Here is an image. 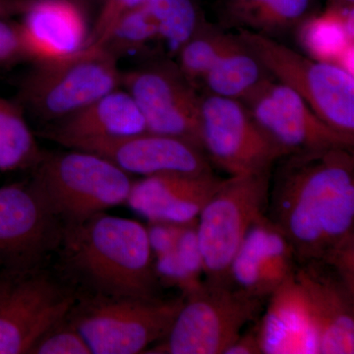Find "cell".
Listing matches in <instances>:
<instances>
[{
  "instance_id": "4fadbf2b",
  "label": "cell",
  "mask_w": 354,
  "mask_h": 354,
  "mask_svg": "<svg viewBox=\"0 0 354 354\" xmlns=\"http://www.w3.org/2000/svg\"><path fill=\"white\" fill-rule=\"evenodd\" d=\"M64 225L32 185L0 188V264L36 267L62 241Z\"/></svg>"
},
{
  "instance_id": "8992f818",
  "label": "cell",
  "mask_w": 354,
  "mask_h": 354,
  "mask_svg": "<svg viewBox=\"0 0 354 354\" xmlns=\"http://www.w3.org/2000/svg\"><path fill=\"white\" fill-rule=\"evenodd\" d=\"M184 295L155 297H93L76 304L68 319L94 354L145 353L171 329Z\"/></svg>"
},
{
  "instance_id": "8fae6325",
  "label": "cell",
  "mask_w": 354,
  "mask_h": 354,
  "mask_svg": "<svg viewBox=\"0 0 354 354\" xmlns=\"http://www.w3.org/2000/svg\"><path fill=\"white\" fill-rule=\"evenodd\" d=\"M121 85L141 109L147 131L185 140L202 149L201 95L176 64L162 59L121 73Z\"/></svg>"
},
{
  "instance_id": "83f0119b",
  "label": "cell",
  "mask_w": 354,
  "mask_h": 354,
  "mask_svg": "<svg viewBox=\"0 0 354 354\" xmlns=\"http://www.w3.org/2000/svg\"><path fill=\"white\" fill-rule=\"evenodd\" d=\"M67 319L44 335L30 354H92L82 335Z\"/></svg>"
},
{
  "instance_id": "5bb4252c",
  "label": "cell",
  "mask_w": 354,
  "mask_h": 354,
  "mask_svg": "<svg viewBox=\"0 0 354 354\" xmlns=\"http://www.w3.org/2000/svg\"><path fill=\"white\" fill-rule=\"evenodd\" d=\"M66 148L95 153L127 174L144 177L164 172L212 171L209 158L199 147L185 140L149 131L116 138L83 140Z\"/></svg>"
},
{
  "instance_id": "52a82bcc",
  "label": "cell",
  "mask_w": 354,
  "mask_h": 354,
  "mask_svg": "<svg viewBox=\"0 0 354 354\" xmlns=\"http://www.w3.org/2000/svg\"><path fill=\"white\" fill-rule=\"evenodd\" d=\"M272 78L288 86L329 127L354 138V77L339 65L307 57L274 38L239 30Z\"/></svg>"
},
{
  "instance_id": "4dcf8cb0",
  "label": "cell",
  "mask_w": 354,
  "mask_h": 354,
  "mask_svg": "<svg viewBox=\"0 0 354 354\" xmlns=\"http://www.w3.org/2000/svg\"><path fill=\"white\" fill-rule=\"evenodd\" d=\"M147 227L149 241L153 256L169 252L176 245V242L186 225L169 223H150Z\"/></svg>"
},
{
  "instance_id": "f1b7e54d",
  "label": "cell",
  "mask_w": 354,
  "mask_h": 354,
  "mask_svg": "<svg viewBox=\"0 0 354 354\" xmlns=\"http://www.w3.org/2000/svg\"><path fill=\"white\" fill-rule=\"evenodd\" d=\"M145 1L146 0H111L106 11L95 25L94 31L88 34L86 44L102 46L120 18L133 9L142 6Z\"/></svg>"
},
{
  "instance_id": "ac0fdd59",
  "label": "cell",
  "mask_w": 354,
  "mask_h": 354,
  "mask_svg": "<svg viewBox=\"0 0 354 354\" xmlns=\"http://www.w3.org/2000/svg\"><path fill=\"white\" fill-rule=\"evenodd\" d=\"M259 321L264 354H320L315 316L297 272L268 298Z\"/></svg>"
},
{
  "instance_id": "484cf974",
  "label": "cell",
  "mask_w": 354,
  "mask_h": 354,
  "mask_svg": "<svg viewBox=\"0 0 354 354\" xmlns=\"http://www.w3.org/2000/svg\"><path fill=\"white\" fill-rule=\"evenodd\" d=\"M37 155L38 149L22 106L0 95V171L24 167Z\"/></svg>"
},
{
  "instance_id": "4316f807",
  "label": "cell",
  "mask_w": 354,
  "mask_h": 354,
  "mask_svg": "<svg viewBox=\"0 0 354 354\" xmlns=\"http://www.w3.org/2000/svg\"><path fill=\"white\" fill-rule=\"evenodd\" d=\"M237 41V34H228L206 22L177 53V66L194 85Z\"/></svg>"
},
{
  "instance_id": "1f68e13d",
  "label": "cell",
  "mask_w": 354,
  "mask_h": 354,
  "mask_svg": "<svg viewBox=\"0 0 354 354\" xmlns=\"http://www.w3.org/2000/svg\"><path fill=\"white\" fill-rule=\"evenodd\" d=\"M225 354H263L261 348L259 321L244 334L239 335Z\"/></svg>"
},
{
  "instance_id": "603a6c76",
  "label": "cell",
  "mask_w": 354,
  "mask_h": 354,
  "mask_svg": "<svg viewBox=\"0 0 354 354\" xmlns=\"http://www.w3.org/2000/svg\"><path fill=\"white\" fill-rule=\"evenodd\" d=\"M298 29L302 44L314 59L337 65L353 46V6L333 2L325 12L312 15Z\"/></svg>"
},
{
  "instance_id": "7c38bea8",
  "label": "cell",
  "mask_w": 354,
  "mask_h": 354,
  "mask_svg": "<svg viewBox=\"0 0 354 354\" xmlns=\"http://www.w3.org/2000/svg\"><path fill=\"white\" fill-rule=\"evenodd\" d=\"M243 104L285 157L333 148L353 149V137L329 127L300 95L276 79L265 83Z\"/></svg>"
},
{
  "instance_id": "f546056e",
  "label": "cell",
  "mask_w": 354,
  "mask_h": 354,
  "mask_svg": "<svg viewBox=\"0 0 354 354\" xmlns=\"http://www.w3.org/2000/svg\"><path fill=\"white\" fill-rule=\"evenodd\" d=\"M27 59L19 26L0 20V67Z\"/></svg>"
},
{
  "instance_id": "9c48e42d",
  "label": "cell",
  "mask_w": 354,
  "mask_h": 354,
  "mask_svg": "<svg viewBox=\"0 0 354 354\" xmlns=\"http://www.w3.org/2000/svg\"><path fill=\"white\" fill-rule=\"evenodd\" d=\"M77 304L74 291L36 267L0 276V354L31 353Z\"/></svg>"
},
{
  "instance_id": "e0dca14e",
  "label": "cell",
  "mask_w": 354,
  "mask_h": 354,
  "mask_svg": "<svg viewBox=\"0 0 354 354\" xmlns=\"http://www.w3.org/2000/svg\"><path fill=\"white\" fill-rule=\"evenodd\" d=\"M297 277L315 316L320 354L354 353V286L324 261L298 265Z\"/></svg>"
},
{
  "instance_id": "d6986e66",
  "label": "cell",
  "mask_w": 354,
  "mask_h": 354,
  "mask_svg": "<svg viewBox=\"0 0 354 354\" xmlns=\"http://www.w3.org/2000/svg\"><path fill=\"white\" fill-rule=\"evenodd\" d=\"M146 131L145 118L137 102L127 91L116 88L51 123L44 136L67 147L83 140L116 138Z\"/></svg>"
},
{
  "instance_id": "d6a6232c",
  "label": "cell",
  "mask_w": 354,
  "mask_h": 354,
  "mask_svg": "<svg viewBox=\"0 0 354 354\" xmlns=\"http://www.w3.org/2000/svg\"><path fill=\"white\" fill-rule=\"evenodd\" d=\"M335 3L342 4V6H353L354 0H334Z\"/></svg>"
},
{
  "instance_id": "5b68a950",
  "label": "cell",
  "mask_w": 354,
  "mask_h": 354,
  "mask_svg": "<svg viewBox=\"0 0 354 354\" xmlns=\"http://www.w3.org/2000/svg\"><path fill=\"white\" fill-rule=\"evenodd\" d=\"M265 300L249 297L228 281L204 279L184 295L171 329L146 353H225L262 312Z\"/></svg>"
},
{
  "instance_id": "d4e9b609",
  "label": "cell",
  "mask_w": 354,
  "mask_h": 354,
  "mask_svg": "<svg viewBox=\"0 0 354 354\" xmlns=\"http://www.w3.org/2000/svg\"><path fill=\"white\" fill-rule=\"evenodd\" d=\"M158 25V43L176 55L206 23L193 0H146Z\"/></svg>"
},
{
  "instance_id": "2e32d148",
  "label": "cell",
  "mask_w": 354,
  "mask_h": 354,
  "mask_svg": "<svg viewBox=\"0 0 354 354\" xmlns=\"http://www.w3.org/2000/svg\"><path fill=\"white\" fill-rule=\"evenodd\" d=\"M225 181L213 171L153 174L132 183L127 202L150 223L189 225Z\"/></svg>"
},
{
  "instance_id": "30bf717a",
  "label": "cell",
  "mask_w": 354,
  "mask_h": 354,
  "mask_svg": "<svg viewBox=\"0 0 354 354\" xmlns=\"http://www.w3.org/2000/svg\"><path fill=\"white\" fill-rule=\"evenodd\" d=\"M200 138L209 160L230 176L269 174L285 157L243 102L218 95H201Z\"/></svg>"
},
{
  "instance_id": "9a60e30c",
  "label": "cell",
  "mask_w": 354,
  "mask_h": 354,
  "mask_svg": "<svg viewBox=\"0 0 354 354\" xmlns=\"http://www.w3.org/2000/svg\"><path fill=\"white\" fill-rule=\"evenodd\" d=\"M297 267L290 241L265 215L244 237L228 270V281L249 297L266 301Z\"/></svg>"
},
{
  "instance_id": "cb8c5ba5",
  "label": "cell",
  "mask_w": 354,
  "mask_h": 354,
  "mask_svg": "<svg viewBox=\"0 0 354 354\" xmlns=\"http://www.w3.org/2000/svg\"><path fill=\"white\" fill-rule=\"evenodd\" d=\"M158 278L176 286L186 295L201 285L204 269L197 236V221L184 227L176 245L155 258Z\"/></svg>"
},
{
  "instance_id": "44dd1931",
  "label": "cell",
  "mask_w": 354,
  "mask_h": 354,
  "mask_svg": "<svg viewBox=\"0 0 354 354\" xmlns=\"http://www.w3.org/2000/svg\"><path fill=\"white\" fill-rule=\"evenodd\" d=\"M313 6L314 0H223L221 19L228 27L274 38L298 29Z\"/></svg>"
},
{
  "instance_id": "7a4b0ae2",
  "label": "cell",
  "mask_w": 354,
  "mask_h": 354,
  "mask_svg": "<svg viewBox=\"0 0 354 354\" xmlns=\"http://www.w3.org/2000/svg\"><path fill=\"white\" fill-rule=\"evenodd\" d=\"M59 244L69 271L94 297H157L155 256L138 221L99 214L64 227Z\"/></svg>"
},
{
  "instance_id": "ffe728a7",
  "label": "cell",
  "mask_w": 354,
  "mask_h": 354,
  "mask_svg": "<svg viewBox=\"0 0 354 354\" xmlns=\"http://www.w3.org/2000/svg\"><path fill=\"white\" fill-rule=\"evenodd\" d=\"M28 59H58L86 46L87 28L82 14L66 0H39L19 26Z\"/></svg>"
},
{
  "instance_id": "ba28073f",
  "label": "cell",
  "mask_w": 354,
  "mask_h": 354,
  "mask_svg": "<svg viewBox=\"0 0 354 354\" xmlns=\"http://www.w3.org/2000/svg\"><path fill=\"white\" fill-rule=\"evenodd\" d=\"M272 172L230 176L197 220L204 279L228 281V270L254 223L267 215ZM230 283V281H228Z\"/></svg>"
},
{
  "instance_id": "3957f363",
  "label": "cell",
  "mask_w": 354,
  "mask_h": 354,
  "mask_svg": "<svg viewBox=\"0 0 354 354\" xmlns=\"http://www.w3.org/2000/svg\"><path fill=\"white\" fill-rule=\"evenodd\" d=\"M120 85L118 57L106 46L87 44L68 57L35 62L21 84L20 104L53 123Z\"/></svg>"
},
{
  "instance_id": "6da1fadb",
  "label": "cell",
  "mask_w": 354,
  "mask_h": 354,
  "mask_svg": "<svg viewBox=\"0 0 354 354\" xmlns=\"http://www.w3.org/2000/svg\"><path fill=\"white\" fill-rule=\"evenodd\" d=\"M279 160L267 216L290 241L298 265L328 260L354 241L353 149L293 153Z\"/></svg>"
},
{
  "instance_id": "277c9868",
  "label": "cell",
  "mask_w": 354,
  "mask_h": 354,
  "mask_svg": "<svg viewBox=\"0 0 354 354\" xmlns=\"http://www.w3.org/2000/svg\"><path fill=\"white\" fill-rule=\"evenodd\" d=\"M71 150L41 160L32 183L64 227L127 202L132 186L128 174L106 158Z\"/></svg>"
},
{
  "instance_id": "7402d4cb",
  "label": "cell",
  "mask_w": 354,
  "mask_h": 354,
  "mask_svg": "<svg viewBox=\"0 0 354 354\" xmlns=\"http://www.w3.org/2000/svg\"><path fill=\"white\" fill-rule=\"evenodd\" d=\"M239 36V35H237ZM272 76L239 38L203 77L207 94L243 102Z\"/></svg>"
}]
</instances>
